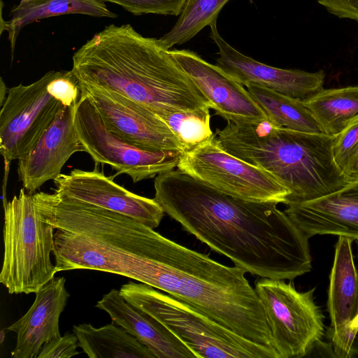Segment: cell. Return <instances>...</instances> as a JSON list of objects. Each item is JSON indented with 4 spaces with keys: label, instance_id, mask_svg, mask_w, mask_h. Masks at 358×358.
<instances>
[{
    "label": "cell",
    "instance_id": "1",
    "mask_svg": "<svg viewBox=\"0 0 358 358\" xmlns=\"http://www.w3.org/2000/svg\"><path fill=\"white\" fill-rule=\"evenodd\" d=\"M154 187L166 214L245 273L293 280L310 271L309 237L278 203L229 194L179 169L157 175Z\"/></svg>",
    "mask_w": 358,
    "mask_h": 358
},
{
    "label": "cell",
    "instance_id": "2",
    "mask_svg": "<svg viewBox=\"0 0 358 358\" xmlns=\"http://www.w3.org/2000/svg\"><path fill=\"white\" fill-rule=\"evenodd\" d=\"M79 83L114 91L158 116L209 107L210 103L157 38L130 24H110L72 57Z\"/></svg>",
    "mask_w": 358,
    "mask_h": 358
},
{
    "label": "cell",
    "instance_id": "3",
    "mask_svg": "<svg viewBox=\"0 0 358 358\" xmlns=\"http://www.w3.org/2000/svg\"><path fill=\"white\" fill-rule=\"evenodd\" d=\"M215 136L225 151L278 180L289 191L287 206L327 196L350 181L335 161L333 136L292 131L267 119L228 121Z\"/></svg>",
    "mask_w": 358,
    "mask_h": 358
},
{
    "label": "cell",
    "instance_id": "4",
    "mask_svg": "<svg viewBox=\"0 0 358 358\" xmlns=\"http://www.w3.org/2000/svg\"><path fill=\"white\" fill-rule=\"evenodd\" d=\"M120 293L128 302L161 322L196 358H278L271 349L240 336L150 285L129 282L121 287Z\"/></svg>",
    "mask_w": 358,
    "mask_h": 358
},
{
    "label": "cell",
    "instance_id": "5",
    "mask_svg": "<svg viewBox=\"0 0 358 358\" xmlns=\"http://www.w3.org/2000/svg\"><path fill=\"white\" fill-rule=\"evenodd\" d=\"M3 210L0 282L11 294L36 293L57 273L50 259L55 229L24 187Z\"/></svg>",
    "mask_w": 358,
    "mask_h": 358
},
{
    "label": "cell",
    "instance_id": "6",
    "mask_svg": "<svg viewBox=\"0 0 358 358\" xmlns=\"http://www.w3.org/2000/svg\"><path fill=\"white\" fill-rule=\"evenodd\" d=\"M255 289L264 310L278 358L306 357L324 334L315 288L297 291L285 280L259 277Z\"/></svg>",
    "mask_w": 358,
    "mask_h": 358
},
{
    "label": "cell",
    "instance_id": "7",
    "mask_svg": "<svg viewBox=\"0 0 358 358\" xmlns=\"http://www.w3.org/2000/svg\"><path fill=\"white\" fill-rule=\"evenodd\" d=\"M178 169L229 194L287 204L289 191L270 173L225 151L214 136L182 152Z\"/></svg>",
    "mask_w": 358,
    "mask_h": 358
},
{
    "label": "cell",
    "instance_id": "8",
    "mask_svg": "<svg viewBox=\"0 0 358 358\" xmlns=\"http://www.w3.org/2000/svg\"><path fill=\"white\" fill-rule=\"evenodd\" d=\"M74 122L85 152L96 163L110 166L117 174H127L134 182L174 170L182 153L143 150L123 141L108 129L91 99L82 92Z\"/></svg>",
    "mask_w": 358,
    "mask_h": 358
},
{
    "label": "cell",
    "instance_id": "9",
    "mask_svg": "<svg viewBox=\"0 0 358 358\" xmlns=\"http://www.w3.org/2000/svg\"><path fill=\"white\" fill-rule=\"evenodd\" d=\"M55 71L39 80L8 90L0 112V152L5 178L10 164L25 157L35 146L64 106L48 91Z\"/></svg>",
    "mask_w": 358,
    "mask_h": 358
},
{
    "label": "cell",
    "instance_id": "10",
    "mask_svg": "<svg viewBox=\"0 0 358 358\" xmlns=\"http://www.w3.org/2000/svg\"><path fill=\"white\" fill-rule=\"evenodd\" d=\"M79 84L81 92L91 99L108 129L123 141L143 150L182 152L170 127L148 108L114 91Z\"/></svg>",
    "mask_w": 358,
    "mask_h": 358
},
{
    "label": "cell",
    "instance_id": "11",
    "mask_svg": "<svg viewBox=\"0 0 358 358\" xmlns=\"http://www.w3.org/2000/svg\"><path fill=\"white\" fill-rule=\"evenodd\" d=\"M54 182L55 191L64 196L127 215L152 229L159 225L165 214L155 199L127 190L96 168L74 169L61 173Z\"/></svg>",
    "mask_w": 358,
    "mask_h": 358
},
{
    "label": "cell",
    "instance_id": "12",
    "mask_svg": "<svg viewBox=\"0 0 358 358\" xmlns=\"http://www.w3.org/2000/svg\"><path fill=\"white\" fill-rule=\"evenodd\" d=\"M210 37L218 48L216 65L243 86L254 84L302 101L323 89L325 73L271 66L246 56L219 34L217 21L210 26Z\"/></svg>",
    "mask_w": 358,
    "mask_h": 358
},
{
    "label": "cell",
    "instance_id": "13",
    "mask_svg": "<svg viewBox=\"0 0 358 358\" xmlns=\"http://www.w3.org/2000/svg\"><path fill=\"white\" fill-rule=\"evenodd\" d=\"M210 103L216 115L227 122H256L268 119L242 84L216 64L189 50H169Z\"/></svg>",
    "mask_w": 358,
    "mask_h": 358
},
{
    "label": "cell",
    "instance_id": "14",
    "mask_svg": "<svg viewBox=\"0 0 358 358\" xmlns=\"http://www.w3.org/2000/svg\"><path fill=\"white\" fill-rule=\"evenodd\" d=\"M76 105L64 106L33 149L18 160L19 180L29 194L57 178L71 155L85 152L74 122Z\"/></svg>",
    "mask_w": 358,
    "mask_h": 358
},
{
    "label": "cell",
    "instance_id": "15",
    "mask_svg": "<svg viewBox=\"0 0 358 358\" xmlns=\"http://www.w3.org/2000/svg\"><path fill=\"white\" fill-rule=\"evenodd\" d=\"M352 242L338 236L329 275L327 310L331 323L327 335L336 358H350L355 337L352 324L358 317V271Z\"/></svg>",
    "mask_w": 358,
    "mask_h": 358
},
{
    "label": "cell",
    "instance_id": "16",
    "mask_svg": "<svg viewBox=\"0 0 358 358\" xmlns=\"http://www.w3.org/2000/svg\"><path fill=\"white\" fill-rule=\"evenodd\" d=\"M284 212L309 238L331 234L358 240V180L321 198L289 204Z\"/></svg>",
    "mask_w": 358,
    "mask_h": 358
},
{
    "label": "cell",
    "instance_id": "17",
    "mask_svg": "<svg viewBox=\"0 0 358 358\" xmlns=\"http://www.w3.org/2000/svg\"><path fill=\"white\" fill-rule=\"evenodd\" d=\"M65 282L64 277L51 279L35 293L25 315L6 329L17 335L13 357L38 358L44 344L61 336L59 317L69 297Z\"/></svg>",
    "mask_w": 358,
    "mask_h": 358
},
{
    "label": "cell",
    "instance_id": "18",
    "mask_svg": "<svg viewBox=\"0 0 358 358\" xmlns=\"http://www.w3.org/2000/svg\"><path fill=\"white\" fill-rule=\"evenodd\" d=\"M96 307L106 312L113 322L145 345L155 358H196L161 322L128 302L120 290L112 289Z\"/></svg>",
    "mask_w": 358,
    "mask_h": 358
},
{
    "label": "cell",
    "instance_id": "19",
    "mask_svg": "<svg viewBox=\"0 0 358 358\" xmlns=\"http://www.w3.org/2000/svg\"><path fill=\"white\" fill-rule=\"evenodd\" d=\"M67 14H81L96 17L116 18L104 2L99 0H20L10 12V19L1 18V33L8 34L12 52L22 29L35 21Z\"/></svg>",
    "mask_w": 358,
    "mask_h": 358
},
{
    "label": "cell",
    "instance_id": "20",
    "mask_svg": "<svg viewBox=\"0 0 358 358\" xmlns=\"http://www.w3.org/2000/svg\"><path fill=\"white\" fill-rule=\"evenodd\" d=\"M78 346L90 358H155L136 338L115 322L96 328L90 324L73 326Z\"/></svg>",
    "mask_w": 358,
    "mask_h": 358
},
{
    "label": "cell",
    "instance_id": "21",
    "mask_svg": "<svg viewBox=\"0 0 358 358\" xmlns=\"http://www.w3.org/2000/svg\"><path fill=\"white\" fill-rule=\"evenodd\" d=\"M245 87L275 125L295 131L324 134L302 100L254 84H248Z\"/></svg>",
    "mask_w": 358,
    "mask_h": 358
},
{
    "label": "cell",
    "instance_id": "22",
    "mask_svg": "<svg viewBox=\"0 0 358 358\" xmlns=\"http://www.w3.org/2000/svg\"><path fill=\"white\" fill-rule=\"evenodd\" d=\"M303 101L324 134L335 136L358 115V86L323 88Z\"/></svg>",
    "mask_w": 358,
    "mask_h": 358
},
{
    "label": "cell",
    "instance_id": "23",
    "mask_svg": "<svg viewBox=\"0 0 358 358\" xmlns=\"http://www.w3.org/2000/svg\"><path fill=\"white\" fill-rule=\"evenodd\" d=\"M230 0H187L175 24L169 31L157 38L166 50L183 44L203 28L217 20L222 8Z\"/></svg>",
    "mask_w": 358,
    "mask_h": 358
},
{
    "label": "cell",
    "instance_id": "24",
    "mask_svg": "<svg viewBox=\"0 0 358 358\" xmlns=\"http://www.w3.org/2000/svg\"><path fill=\"white\" fill-rule=\"evenodd\" d=\"M176 135L182 152H188L210 139V108L180 110L159 116Z\"/></svg>",
    "mask_w": 358,
    "mask_h": 358
},
{
    "label": "cell",
    "instance_id": "25",
    "mask_svg": "<svg viewBox=\"0 0 358 358\" xmlns=\"http://www.w3.org/2000/svg\"><path fill=\"white\" fill-rule=\"evenodd\" d=\"M117 4L135 15L156 14L178 16L187 0H99Z\"/></svg>",
    "mask_w": 358,
    "mask_h": 358
},
{
    "label": "cell",
    "instance_id": "26",
    "mask_svg": "<svg viewBox=\"0 0 358 358\" xmlns=\"http://www.w3.org/2000/svg\"><path fill=\"white\" fill-rule=\"evenodd\" d=\"M48 91L64 106L77 104L81 96L79 82L72 70L55 71L48 85Z\"/></svg>",
    "mask_w": 358,
    "mask_h": 358
},
{
    "label": "cell",
    "instance_id": "27",
    "mask_svg": "<svg viewBox=\"0 0 358 358\" xmlns=\"http://www.w3.org/2000/svg\"><path fill=\"white\" fill-rule=\"evenodd\" d=\"M333 149L335 161L344 172L358 150V115L335 136Z\"/></svg>",
    "mask_w": 358,
    "mask_h": 358
},
{
    "label": "cell",
    "instance_id": "28",
    "mask_svg": "<svg viewBox=\"0 0 358 358\" xmlns=\"http://www.w3.org/2000/svg\"><path fill=\"white\" fill-rule=\"evenodd\" d=\"M78 341L74 333H66L44 344L38 358H69L80 354Z\"/></svg>",
    "mask_w": 358,
    "mask_h": 358
},
{
    "label": "cell",
    "instance_id": "29",
    "mask_svg": "<svg viewBox=\"0 0 358 358\" xmlns=\"http://www.w3.org/2000/svg\"><path fill=\"white\" fill-rule=\"evenodd\" d=\"M331 14L339 18L358 22V0H317Z\"/></svg>",
    "mask_w": 358,
    "mask_h": 358
},
{
    "label": "cell",
    "instance_id": "30",
    "mask_svg": "<svg viewBox=\"0 0 358 358\" xmlns=\"http://www.w3.org/2000/svg\"><path fill=\"white\" fill-rule=\"evenodd\" d=\"M307 356L336 357L331 343L323 342L322 339L313 345L306 357Z\"/></svg>",
    "mask_w": 358,
    "mask_h": 358
},
{
    "label": "cell",
    "instance_id": "31",
    "mask_svg": "<svg viewBox=\"0 0 358 358\" xmlns=\"http://www.w3.org/2000/svg\"><path fill=\"white\" fill-rule=\"evenodd\" d=\"M350 180H358V150L344 171Z\"/></svg>",
    "mask_w": 358,
    "mask_h": 358
},
{
    "label": "cell",
    "instance_id": "32",
    "mask_svg": "<svg viewBox=\"0 0 358 358\" xmlns=\"http://www.w3.org/2000/svg\"><path fill=\"white\" fill-rule=\"evenodd\" d=\"M355 357H358V328L353 338L350 351V358Z\"/></svg>",
    "mask_w": 358,
    "mask_h": 358
},
{
    "label": "cell",
    "instance_id": "33",
    "mask_svg": "<svg viewBox=\"0 0 358 358\" xmlns=\"http://www.w3.org/2000/svg\"><path fill=\"white\" fill-rule=\"evenodd\" d=\"M6 87L5 83L3 81V79L1 78V85H0V105L1 106L6 97L8 91L6 92Z\"/></svg>",
    "mask_w": 358,
    "mask_h": 358
},
{
    "label": "cell",
    "instance_id": "34",
    "mask_svg": "<svg viewBox=\"0 0 358 358\" xmlns=\"http://www.w3.org/2000/svg\"><path fill=\"white\" fill-rule=\"evenodd\" d=\"M355 242H356V244L357 246V258H358V240H355ZM357 328H358V317H357L356 320L355 321V322L352 324V331L355 333V335Z\"/></svg>",
    "mask_w": 358,
    "mask_h": 358
}]
</instances>
